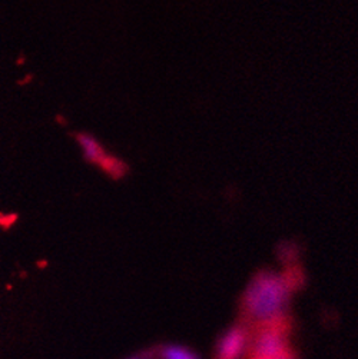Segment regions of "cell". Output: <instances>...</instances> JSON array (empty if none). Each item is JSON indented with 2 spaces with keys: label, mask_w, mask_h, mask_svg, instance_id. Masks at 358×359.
Returning <instances> with one entry per match:
<instances>
[{
  "label": "cell",
  "mask_w": 358,
  "mask_h": 359,
  "mask_svg": "<svg viewBox=\"0 0 358 359\" xmlns=\"http://www.w3.org/2000/svg\"><path fill=\"white\" fill-rule=\"evenodd\" d=\"M293 294L282 273H275L271 269L258 271L241 297L239 322L253 328L286 315Z\"/></svg>",
  "instance_id": "6da1fadb"
},
{
  "label": "cell",
  "mask_w": 358,
  "mask_h": 359,
  "mask_svg": "<svg viewBox=\"0 0 358 359\" xmlns=\"http://www.w3.org/2000/svg\"><path fill=\"white\" fill-rule=\"evenodd\" d=\"M77 140L85 159L91 163L98 165L107 175H111L112 177H122L128 172L126 163H124L117 156L107 154L93 136L88 133H81L77 136Z\"/></svg>",
  "instance_id": "7a4b0ae2"
},
{
  "label": "cell",
  "mask_w": 358,
  "mask_h": 359,
  "mask_svg": "<svg viewBox=\"0 0 358 359\" xmlns=\"http://www.w3.org/2000/svg\"><path fill=\"white\" fill-rule=\"evenodd\" d=\"M249 342V328L238 322L224 331L215 345L213 359H242Z\"/></svg>",
  "instance_id": "3957f363"
},
{
  "label": "cell",
  "mask_w": 358,
  "mask_h": 359,
  "mask_svg": "<svg viewBox=\"0 0 358 359\" xmlns=\"http://www.w3.org/2000/svg\"><path fill=\"white\" fill-rule=\"evenodd\" d=\"M157 359H201V356L188 346L169 344L157 351Z\"/></svg>",
  "instance_id": "277c9868"
},
{
  "label": "cell",
  "mask_w": 358,
  "mask_h": 359,
  "mask_svg": "<svg viewBox=\"0 0 358 359\" xmlns=\"http://www.w3.org/2000/svg\"><path fill=\"white\" fill-rule=\"evenodd\" d=\"M282 276L285 278L286 283H289V286H290L293 292L300 291L303 286L305 285V279H307L304 269L298 264L286 265L285 271L282 272Z\"/></svg>",
  "instance_id": "5b68a950"
},
{
  "label": "cell",
  "mask_w": 358,
  "mask_h": 359,
  "mask_svg": "<svg viewBox=\"0 0 358 359\" xmlns=\"http://www.w3.org/2000/svg\"><path fill=\"white\" fill-rule=\"evenodd\" d=\"M278 258L285 264V266L297 264L298 246L293 242H286L285 245H281L278 248Z\"/></svg>",
  "instance_id": "8992f818"
},
{
  "label": "cell",
  "mask_w": 358,
  "mask_h": 359,
  "mask_svg": "<svg viewBox=\"0 0 358 359\" xmlns=\"http://www.w3.org/2000/svg\"><path fill=\"white\" fill-rule=\"evenodd\" d=\"M277 359H298V356H297V353H296L294 349H289L284 355H281V356L277 358Z\"/></svg>",
  "instance_id": "52a82bcc"
},
{
  "label": "cell",
  "mask_w": 358,
  "mask_h": 359,
  "mask_svg": "<svg viewBox=\"0 0 358 359\" xmlns=\"http://www.w3.org/2000/svg\"><path fill=\"white\" fill-rule=\"evenodd\" d=\"M131 359H147V358H142V356H136V358H131Z\"/></svg>",
  "instance_id": "ba28073f"
}]
</instances>
